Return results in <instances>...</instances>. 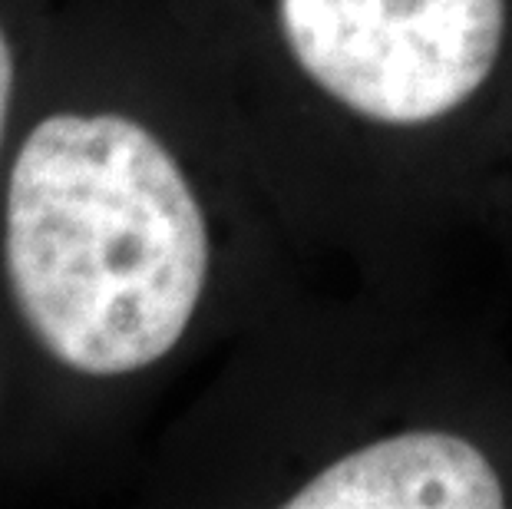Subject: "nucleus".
<instances>
[{"mask_svg": "<svg viewBox=\"0 0 512 509\" xmlns=\"http://www.w3.org/2000/svg\"><path fill=\"white\" fill-rule=\"evenodd\" d=\"M298 67L347 110L433 123L489 80L506 0H278Z\"/></svg>", "mask_w": 512, "mask_h": 509, "instance_id": "2", "label": "nucleus"}, {"mask_svg": "<svg viewBox=\"0 0 512 509\" xmlns=\"http://www.w3.org/2000/svg\"><path fill=\"white\" fill-rule=\"evenodd\" d=\"M503 483L470 440L410 430L324 467L288 509H496Z\"/></svg>", "mask_w": 512, "mask_h": 509, "instance_id": "3", "label": "nucleus"}, {"mask_svg": "<svg viewBox=\"0 0 512 509\" xmlns=\"http://www.w3.org/2000/svg\"><path fill=\"white\" fill-rule=\"evenodd\" d=\"M209 225L156 133L119 113H53L7 176L4 272L37 344L119 377L179 344L209 278Z\"/></svg>", "mask_w": 512, "mask_h": 509, "instance_id": "1", "label": "nucleus"}, {"mask_svg": "<svg viewBox=\"0 0 512 509\" xmlns=\"http://www.w3.org/2000/svg\"><path fill=\"white\" fill-rule=\"evenodd\" d=\"M10 100H14V50L0 27V146L7 136V119H10Z\"/></svg>", "mask_w": 512, "mask_h": 509, "instance_id": "4", "label": "nucleus"}]
</instances>
